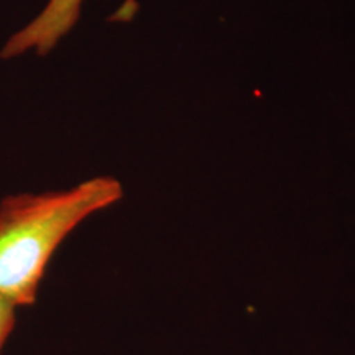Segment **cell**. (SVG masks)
<instances>
[{
    "label": "cell",
    "instance_id": "6da1fadb",
    "mask_svg": "<svg viewBox=\"0 0 355 355\" xmlns=\"http://www.w3.org/2000/svg\"><path fill=\"white\" fill-rule=\"evenodd\" d=\"M123 196L115 178L101 176L64 191L21 193L0 202V296L35 303L48 261L84 219Z\"/></svg>",
    "mask_w": 355,
    "mask_h": 355
},
{
    "label": "cell",
    "instance_id": "7a4b0ae2",
    "mask_svg": "<svg viewBox=\"0 0 355 355\" xmlns=\"http://www.w3.org/2000/svg\"><path fill=\"white\" fill-rule=\"evenodd\" d=\"M84 0H48L43 10L3 44L0 58L10 60L28 51L48 55L68 35L81 17ZM139 10L137 0H125L112 15L114 21H128Z\"/></svg>",
    "mask_w": 355,
    "mask_h": 355
},
{
    "label": "cell",
    "instance_id": "3957f363",
    "mask_svg": "<svg viewBox=\"0 0 355 355\" xmlns=\"http://www.w3.org/2000/svg\"><path fill=\"white\" fill-rule=\"evenodd\" d=\"M17 321V306L0 296V350L6 345Z\"/></svg>",
    "mask_w": 355,
    "mask_h": 355
}]
</instances>
